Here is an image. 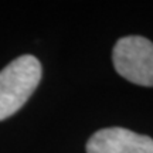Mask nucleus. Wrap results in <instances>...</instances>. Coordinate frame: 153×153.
Masks as SVG:
<instances>
[{
	"label": "nucleus",
	"instance_id": "obj_2",
	"mask_svg": "<svg viewBox=\"0 0 153 153\" xmlns=\"http://www.w3.org/2000/svg\"><path fill=\"white\" fill-rule=\"evenodd\" d=\"M112 61L122 78L140 87H153V43L140 36L119 38Z\"/></svg>",
	"mask_w": 153,
	"mask_h": 153
},
{
	"label": "nucleus",
	"instance_id": "obj_1",
	"mask_svg": "<svg viewBox=\"0 0 153 153\" xmlns=\"http://www.w3.org/2000/svg\"><path fill=\"white\" fill-rule=\"evenodd\" d=\"M41 79V64L34 55L17 57L0 71V120L27 102Z\"/></svg>",
	"mask_w": 153,
	"mask_h": 153
},
{
	"label": "nucleus",
	"instance_id": "obj_3",
	"mask_svg": "<svg viewBox=\"0 0 153 153\" xmlns=\"http://www.w3.org/2000/svg\"><path fill=\"white\" fill-rule=\"evenodd\" d=\"M87 153H153V139L125 128H105L88 139Z\"/></svg>",
	"mask_w": 153,
	"mask_h": 153
}]
</instances>
